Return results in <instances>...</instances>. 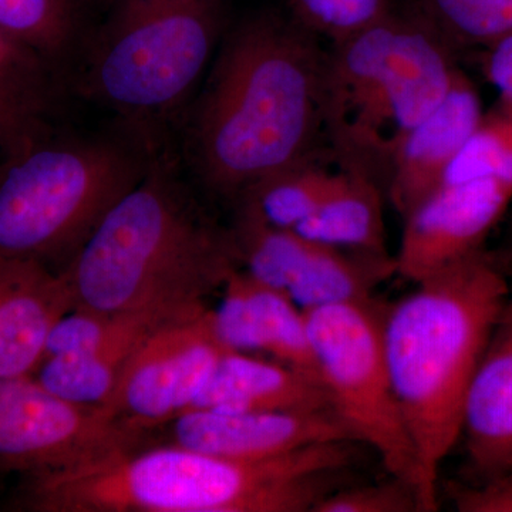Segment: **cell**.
<instances>
[{
    "mask_svg": "<svg viewBox=\"0 0 512 512\" xmlns=\"http://www.w3.org/2000/svg\"><path fill=\"white\" fill-rule=\"evenodd\" d=\"M355 441L265 460L177 444L140 446L72 470L26 477L12 510L32 512H312L335 491Z\"/></svg>",
    "mask_w": 512,
    "mask_h": 512,
    "instance_id": "cell-1",
    "label": "cell"
},
{
    "mask_svg": "<svg viewBox=\"0 0 512 512\" xmlns=\"http://www.w3.org/2000/svg\"><path fill=\"white\" fill-rule=\"evenodd\" d=\"M414 285L383 312L382 336L419 460L420 508L431 512L439 507L441 463L461 439L471 380L511 291L484 249Z\"/></svg>",
    "mask_w": 512,
    "mask_h": 512,
    "instance_id": "cell-2",
    "label": "cell"
},
{
    "mask_svg": "<svg viewBox=\"0 0 512 512\" xmlns=\"http://www.w3.org/2000/svg\"><path fill=\"white\" fill-rule=\"evenodd\" d=\"M241 269L232 231L205 220L163 175L141 178L63 269L74 306L110 315H183Z\"/></svg>",
    "mask_w": 512,
    "mask_h": 512,
    "instance_id": "cell-3",
    "label": "cell"
},
{
    "mask_svg": "<svg viewBox=\"0 0 512 512\" xmlns=\"http://www.w3.org/2000/svg\"><path fill=\"white\" fill-rule=\"evenodd\" d=\"M312 36L258 20L232 37L197 126L198 158L212 187L244 192L311 157L323 128L326 57Z\"/></svg>",
    "mask_w": 512,
    "mask_h": 512,
    "instance_id": "cell-4",
    "label": "cell"
},
{
    "mask_svg": "<svg viewBox=\"0 0 512 512\" xmlns=\"http://www.w3.org/2000/svg\"><path fill=\"white\" fill-rule=\"evenodd\" d=\"M458 72L451 47L419 16L392 13L333 45L322 117L343 168L384 188L394 151L439 106Z\"/></svg>",
    "mask_w": 512,
    "mask_h": 512,
    "instance_id": "cell-5",
    "label": "cell"
},
{
    "mask_svg": "<svg viewBox=\"0 0 512 512\" xmlns=\"http://www.w3.org/2000/svg\"><path fill=\"white\" fill-rule=\"evenodd\" d=\"M141 180L107 144L45 137L0 164V259L63 271L107 211Z\"/></svg>",
    "mask_w": 512,
    "mask_h": 512,
    "instance_id": "cell-6",
    "label": "cell"
},
{
    "mask_svg": "<svg viewBox=\"0 0 512 512\" xmlns=\"http://www.w3.org/2000/svg\"><path fill=\"white\" fill-rule=\"evenodd\" d=\"M383 312L372 299L323 306L305 316L333 412L356 441L376 451L389 476L412 485L419 497V460L384 356Z\"/></svg>",
    "mask_w": 512,
    "mask_h": 512,
    "instance_id": "cell-7",
    "label": "cell"
},
{
    "mask_svg": "<svg viewBox=\"0 0 512 512\" xmlns=\"http://www.w3.org/2000/svg\"><path fill=\"white\" fill-rule=\"evenodd\" d=\"M215 30L204 0H128L94 56V90L130 113L168 109L200 77Z\"/></svg>",
    "mask_w": 512,
    "mask_h": 512,
    "instance_id": "cell-8",
    "label": "cell"
},
{
    "mask_svg": "<svg viewBox=\"0 0 512 512\" xmlns=\"http://www.w3.org/2000/svg\"><path fill=\"white\" fill-rule=\"evenodd\" d=\"M146 439L106 407L69 402L33 375L0 379V471L59 473L133 450Z\"/></svg>",
    "mask_w": 512,
    "mask_h": 512,
    "instance_id": "cell-9",
    "label": "cell"
},
{
    "mask_svg": "<svg viewBox=\"0 0 512 512\" xmlns=\"http://www.w3.org/2000/svg\"><path fill=\"white\" fill-rule=\"evenodd\" d=\"M227 350L208 305L164 320L128 359L107 409L148 437L191 409Z\"/></svg>",
    "mask_w": 512,
    "mask_h": 512,
    "instance_id": "cell-10",
    "label": "cell"
},
{
    "mask_svg": "<svg viewBox=\"0 0 512 512\" xmlns=\"http://www.w3.org/2000/svg\"><path fill=\"white\" fill-rule=\"evenodd\" d=\"M238 244L244 271L284 292L303 312L372 301L373 292L396 276L394 255L329 247L261 221L248 222Z\"/></svg>",
    "mask_w": 512,
    "mask_h": 512,
    "instance_id": "cell-11",
    "label": "cell"
},
{
    "mask_svg": "<svg viewBox=\"0 0 512 512\" xmlns=\"http://www.w3.org/2000/svg\"><path fill=\"white\" fill-rule=\"evenodd\" d=\"M511 202L512 184L495 178L444 183L403 218L396 276L417 284L483 251Z\"/></svg>",
    "mask_w": 512,
    "mask_h": 512,
    "instance_id": "cell-12",
    "label": "cell"
},
{
    "mask_svg": "<svg viewBox=\"0 0 512 512\" xmlns=\"http://www.w3.org/2000/svg\"><path fill=\"white\" fill-rule=\"evenodd\" d=\"M171 444L237 460H265L330 441H357L338 414L190 410L167 424Z\"/></svg>",
    "mask_w": 512,
    "mask_h": 512,
    "instance_id": "cell-13",
    "label": "cell"
},
{
    "mask_svg": "<svg viewBox=\"0 0 512 512\" xmlns=\"http://www.w3.org/2000/svg\"><path fill=\"white\" fill-rule=\"evenodd\" d=\"M222 289L220 305L210 308V318L224 348L278 360L320 382L305 312L289 296L242 269Z\"/></svg>",
    "mask_w": 512,
    "mask_h": 512,
    "instance_id": "cell-14",
    "label": "cell"
},
{
    "mask_svg": "<svg viewBox=\"0 0 512 512\" xmlns=\"http://www.w3.org/2000/svg\"><path fill=\"white\" fill-rule=\"evenodd\" d=\"M483 113L476 86L460 70L439 106L394 151L384 192L402 218L444 184Z\"/></svg>",
    "mask_w": 512,
    "mask_h": 512,
    "instance_id": "cell-15",
    "label": "cell"
},
{
    "mask_svg": "<svg viewBox=\"0 0 512 512\" xmlns=\"http://www.w3.org/2000/svg\"><path fill=\"white\" fill-rule=\"evenodd\" d=\"M73 308L63 271L0 259V379L33 375L53 326Z\"/></svg>",
    "mask_w": 512,
    "mask_h": 512,
    "instance_id": "cell-16",
    "label": "cell"
},
{
    "mask_svg": "<svg viewBox=\"0 0 512 512\" xmlns=\"http://www.w3.org/2000/svg\"><path fill=\"white\" fill-rule=\"evenodd\" d=\"M461 437L474 481L512 471V308L508 302L471 380Z\"/></svg>",
    "mask_w": 512,
    "mask_h": 512,
    "instance_id": "cell-17",
    "label": "cell"
},
{
    "mask_svg": "<svg viewBox=\"0 0 512 512\" xmlns=\"http://www.w3.org/2000/svg\"><path fill=\"white\" fill-rule=\"evenodd\" d=\"M190 410L333 412L328 392L315 377L269 357L232 350L221 357Z\"/></svg>",
    "mask_w": 512,
    "mask_h": 512,
    "instance_id": "cell-18",
    "label": "cell"
},
{
    "mask_svg": "<svg viewBox=\"0 0 512 512\" xmlns=\"http://www.w3.org/2000/svg\"><path fill=\"white\" fill-rule=\"evenodd\" d=\"M386 192L375 178L342 168L316 211L295 229L319 244L366 254H389L383 207Z\"/></svg>",
    "mask_w": 512,
    "mask_h": 512,
    "instance_id": "cell-19",
    "label": "cell"
},
{
    "mask_svg": "<svg viewBox=\"0 0 512 512\" xmlns=\"http://www.w3.org/2000/svg\"><path fill=\"white\" fill-rule=\"evenodd\" d=\"M167 319L171 318L143 320L119 338L90 352L45 357L33 376L50 392L69 402L107 409L128 359L148 333Z\"/></svg>",
    "mask_w": 512,
    "mask_h": 512,
    "instance_id": "cell-20",
    "label": "cell"
},
{
    "mask_svg": "<svg viewBox=\"0 0 512 512\" xmlns=\"http://www.w3.org/2000/svg\"><path fill=\"white\" fill-rule=\"evenodd\" d=\"M37 57L0 36V151L13 156L45 137V84Z\"/></svg>",
    "mask_w": 512,
    "mask_h": 512,
    "instance_id": "cell-21",
    "label": "cell"
},
{
    "mask_svg": "<svg viewBox=\"0 0 512 512\" xmlns=\"http://www.w3.org/2000/svg\"><path fill=\"white\" fill-rule=\"evenodd\" d=\"M338 173L305 158L251 185L241 210L281 229L295 231L319 207L335 184Z\"/></svg>",
    "mask_w": 512,
    "mask_h": 512,
    "instance_id": "cell-22",
    "label": "cell"
},
{
    "mask_svg": "<svg viewBox=\"0 0 512 512\" xmlns=\"http://www.w3.org/2000/svg\"><path fill=\"white\" fill-rule=\"evenodd\" d=\"M72 0H0V36L46 63L73 35Z\"/></svg>",
    "mask_w": 512,
    "mask_h": 512,
    "instance_id": "cell-23",
    "label": "cell"
},
{
    "mask_svg": "<svg viewBox=\"0 0 512 512\" xmlns=\"http://www.w3.org/2000/svg\"><path fill=\"white\" fill-rule=\"evenodd\" d=\"M421 15L448 46H488L512 33V0H420Z\"/></svg>",
    "mask_w": 512,
    "mask_h": 512,
    "instance_id": "cell-24",
    "label": "cell"
},
{
    "mask_svg": "<svg viewBox=\"0 0 512 512\" xmlns=\"http://www.w3.org/2000/svg\"><path fill=\"white\" fill-rule=\"evenodd\" d=\"M495 178L512 184V100L498 97L485 110L448 168L444 183Z\"/></svg>",
    "mask_w": 512,
    "mask_h": 512,
    "instance_id": "cell-25",
    "label": "cell"
},
{
    "mask_svg": "<svg viewBox=\"0 0 512 512\" xmlns=\"http://www.w3.org/2000/svg\"><path fill=\"white\" fill-rule=\"evenodd\" d=\"M291 6L301 28L333 45L392 15L390 0H291Z\"/></svg>",
    "mask_w": 512,
    "mask_h": 512,
    "instance_id": "cell-26",
    "label": "cell"
},
{
    "mask_svg": "<svg viewBox=\"0 0 512 512\" xmlns=\"http://www.w3.org/2000/svg\"><path fill=\"white\" fill-rule=\"evenodd\" d=\"M154 315H110L74 306L66 315L57 320L47 338L45 357L77 355L90 352L119 338L137 323ZM174 318V316H173Z\"/></svg>",
    "mask_w": 512,
    "mask_h": 512,
    "instance_id": "cell-27",
    "label": "cell"
},
{
    "mask_svg": "<svg viewBox=\"0 0 512 512\" xmlns=\"http://www.w3.org/2000/svg\"><path fill=\"white\" fill-rule=\"evenodd\" d=\"M383 483L336 488L312 512H416L419 497L412 485L389 476Z\"/></svg>",
    "mask_w": 512,
    "mask_h": 512,
    "instance_id": "cell-28",
    "label": "cell"
},
{
    "mask_svg": "<svg viewBox=\"0 0 512 512\" xmlns=\"http://www.w3.org/2000/svg\"><path fill=\"white\" fill-rule=\"evenodd\" d=\"M450 498L460 512H512V471L453 485Z\"/></svg>",
    "mask_w": 512,
    "mask_h": 512,
    "instance_id": "cell-29",
    "label": "cell"
},
{
    "mask_svg": "<svg viewBox=\"0 0 512 512\" xmlns=\"http://www.w3.org/2000/svg\"><path fill=\"white\" fill-rule=\"evenodd\" d=\"M483 67L500 96L512 100V33L484 49Z\"/></svg>",
    "mask_w": 512,
    "mask_h": 512,
    "instance_id": "cell-30",
    "label": "cell"
},
{
    "mask_svg": "<svg viewBox=\"0 0 512 512\" xmlns=\"http://www.w3.org/2000/svg\"><path fill=\"white\" fill-rule=\"evenodd\" d=\"M508 305H510L512 308V295L510 296V299H508Z\"/></svg>",
    "mask_w": 512,
    "mask_h": 512,
    "instance_id": "cell-31",
    "label": "cell"
}]
</instances>
